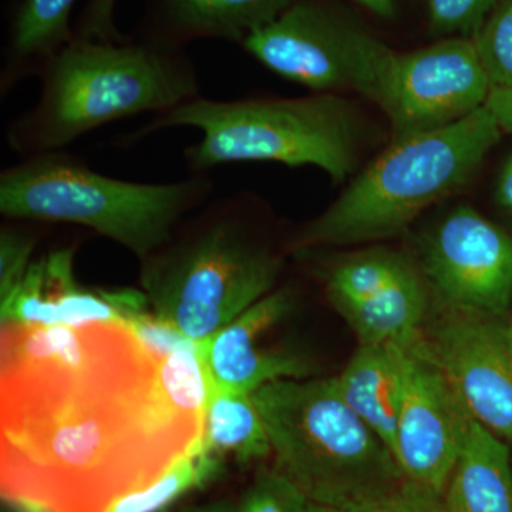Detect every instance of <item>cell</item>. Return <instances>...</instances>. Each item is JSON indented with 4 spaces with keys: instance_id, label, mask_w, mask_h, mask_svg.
<instances>
[{
    "instance_id": "1",
    "label": "cell",
    "mask_w": 512,
    "mask_h": 512,
    "mask_svg": "<svg viewBox=\"0 0 512 512\" xmlns=\"http://www.w3.org/2000/svg\"><path fill=\"white\" fill-rule=\"evenodd\" d=\"M158 360L110 322L82 363H13L0 377V488L6 504L109 512L204 446L175 413Z\"/></svg>"
},
{
    "instance_id": "2",
    "label": "cell",
    "mask_w": 512,
    "mask_h": 512,
    "mask_svg": "<svg viewBox=\"0 0 512 512\" xmlns=\"http://www.w3.org/2000/svg\"><path fill=\"white\" fill-rule=\"evenodd\" d=\"M39 97L6 130L20 157L64 150L90 131L143 113L160 114L201 96L183 49L146 37L103 42L74 37L37 76Z\"/></svg>"
},
{
    "instance_id": "3",
    "label": "cell",
    "mask_w": 512,
    "mask_h": 512,
    "mask_svg": "<svg viewBox=\"0 0 512 512\" xmlns=\"http://www.w3.org/2000/svg\"><path fill=\"white\" fill-rule=\"evenodd\" d=\"M247 202H208L167 244L141 261L140 284L153 315L194 342L217 335L274 291L282 256L256 235Z\"/></svg>"
},
{
    "instance_id": "4",
    "label": "cell",
    "mask_w": 512,
    "mask_h": 512,
    "mask_svg": "<svg viewBox=\"0 0 512 512\" xmlns=\"http://www.w3.org/2000/svg\"><path fill=\"white\" fill-rule=\"evenodd\" d=\"M501 136L484 106L451 126L392 141L328 210L288 239L286 249L305 254L402 234L463 187Z\"/></svg>"
},
{
    "instance_id": "5",
    "label": "cell",
    "mask_w": 512,
    "mask_h": 512,
    "mask_svg": "<svg viewBox=\"0 0 512 512\" xmlns=\"http://www.w3.org/2000/svg\"><path fill=\"white\" fill-rule=\"evenodd\" d=\"M173 127L201 131V140L184 150L190 174H211L229 163L313 165L342 183L355 171L359 158V121L338 94L238 100L201 94L156 114L126 141L137 143Z\"/></svg>"
},
{
    "instance_id": "6",
    "label": "cell",
    "mask_w": 512,
    "mask_h": 512,
    "mask_svg": "<svg viewBox=\"0 0 512 512\" xmlns=\"http://www.w3.org/2000/svg\"><path fill=\"white\" fill-rule=\"evenodd\" d=\"M212 194L211 174L133 183L97 173L64 150L22 158L0 173V214L6 220L82 225L140 261L167 244L185 215Z\"/></svg>"
},
{
    "instance_id": "7",
    "label": "cell",
    "mask_w": 512,
    "mask_h": 512,
    "mask_svg": "<svg viewBox=\"0 0 512 512\" xmlns=\"http://www.w3.org/2000/svg\"><path fill=\"white\" fill-rule=\"evenodd\" d=\"M275 468L312 504L336 510L376 497L406 478L392 451L345 403L330 379H288L252 394Z\"/></svg>"
},
{
    "instance_id": "8",
    "label": "cell",
    "mask_w": 512,
    "mask_h": 512,
    "mask_svg": "<svg viewBox=\"0 0 512 512\" xmlns=\"http://www.w3.org/2000/svg\"><path fill=\"white\" fill-rule=\"evenodd\" d=\"M266 69L316 94L355 90L376 104L394 50L316 0H295L242 43Z\"/></svg>"
},
{
    "instance_id": "9",
    "label": "cell",
    "mask_w": 512,
    "mask_h": 512,
    "mask_svg": "<svg viewBox=\"0 0 512 512\" xmlns=\"http://www.w3.org/2000/svg\"><path fill=\"white\" fill-rule=\"evenodd\" d=\"M410 352L437 367L468 413L512 443V316L440 308Z\"/></svg>"
},
{
    "instance_id": "10",
    "label": "cell",
    "mask_w": 512,
    "mask_h": 512,
    "mask_svg": "<svg viewBox=\"0 0 512 512\" xmlns=\"http://www.w3.org/2000/svg\"><path fill=\"white\" fill-rule=\"evenodd\" d=\"M488 74L476 43L448 37L409 53L394 52L376 104L392 127V141L440 130L483 109Z\"/></svg>"
},
{
    "instance_id": "11",
    "label": "cell",
    "mask_w": 512,
    "mask_h": 512,
    "mask_svg": "<svg viewBox=\"0 0 512 512\" xmlns=\"http://www.w3.org/2000/svg\"><path fill=\"white\" fill-rule=\"evenodd\" d=\"M417 265L440 308L511 312L512 237L474 208H454L434 225Z\"/></svg>"
},
{
    "instance_id": "12",
    "label": "cell",
    "mask_w": 512,
    "mask_h": 512,
    "mask_svg": "<svg viewBox=\"0 0 512 512\" xmlns=\"http://www.w3.org/2000/svg\"><path fill=\"white\" fill-rule=\"evenodd\" d=\"M473 421L446 376L410 352L406 393L392 447L403 477L444 495Z\"/></svg>"
},
{
    "instance_id": "13",
    "label": "cell",
    "mask_w": 512,
    "mask_h": 512,
    "mask_svg": "<svg viewBox=\"0 0 512 512\" xmlns=\"http://www.w3.org/2000/svg\"><path fill=\"white\" fill-rule=\"evenodd\" d=\"M292 308L291 289H274L227 328L200 343L217 392L252 396L266 384L311 375V365L298 353L258 348L259 339L284 320Z\"/></svg>"
},
{
    "instance_id": "14",
    "label": "cell",
    "mask_w": 512,
    "mask_h": 512,
    "mask_svg": "<svg viewBox=\"0 0 512 512\" xmlns=\"http://www.w3.org/2000/svg\"><path fill=\"white\" fill-rule=\"evenodd\" d=\"M410 352L399 345H359L336 389L373 433L392 451L406 393Z\"/></svg>"
},
{
    "instance_id": "15",
    "label": "cell",
    "mask_w": 512,
    "mask_h": 512,
    "mask_svg": "<svg viewBox=\"0 0 512 512\" xmlns=\"http://www.w3.org/2000/svg\"><path fill=\"white\" fill-rule=\"evenodd\" d=\"M295 0H158L148 39L181 49L200 39L242 43L278 19Z\"/></svg>"
},
{
    "instance_id": "16",
    "label": "cell",
    "mask_w": 512,
    "mask_h": 512,
    "mask_svg": "<svg viewBox=\"0 0 512 512\" xmlns=\"http://www.w3.org/2000/svg\"><path fill=\"white\" fill-rule=\"evenodd\" d=\"M77 0H15L10 10L0 93L8 94L26 77H37L76 37L72 13Z\"/></svg>"
},
{
    "instance_id": "17",
    "label": "cell",
    "mask_w": 512,
    "mask_h": 512,
    "mask_svg": "<svg viewBox=\"0 0 512 512\" xmlns=\"http://www.w3.org/2000/svg\"><path fill=\"white\" fill-rule=\"evenodd\" d=\"M447 512H512V450L476 420L444 491Z\"/></svg>"
},
{
    "instance_id": "18",
    "label": "cell",
    "mask_w": 512,
    "mask_h": 512,
    "mask_svg": "<svg viewBox=\"0 0 512 512\" xmlns=\"http://www.w3.org/2000/svg\"><path fill=\"white\" fill-rule=\"evenodd\" d=\"M431 293L420 268L366 301L336 309L355 332L359 345L412 348L429 316Z\"/></svg>"
},
{
    "instance_id": "19",
    "label": "cell",
    "mask_w": 512,
    "mask_h": 512,
    "mask_svg": "<svg viewBox=\"0 0 512 512\" xmlns=\"http://www.w3.org/2000/svg\"><path fill=\"white\" fill-rule=\"evenodd\" d=\"M417 269V262L406 255L376 248L339 256L319 276L326 298L339 309L392 288Z\"/></svg>"
},
{
    "instance_id": "20",
    "label": "cell",
    "mask_w": 512,
    "mask_h": 512,
    "mask_svg": "<svg viewBox=\"0 0 512 512\" xmlns=\"http://www.w3.org/2000/svg\"><path fill=\"white\" fill-rule=\"evenodd\" d=\"M204 447L239 464L272 456L264 420L251 394L215 392L208 410Z\"/></svg>"
},
{
    "instance_id": "21",
    "label": "cell",
    "mask_w": 512,
    "mask_h": 512,
    "mask_svg": "<svg viewBox=\"0 0 512 512\" xmlns=\"http://www.w3.org/2000/svg\"><path fill=\"white\" fill-rule=\"evenodd\" d=\"M157 366L161 392L175 413L195 426L207 429L208 410L217 390L200 345L158 359Z\"/></svg>"
},
{
    "instance_id": "22",
    "label": "cell",
    "mask_w": 512,
    "mask_h": 512,
    "mask_svg": "<svg viewBox=\"0 0 512 512\" xmlns=\"http://www.w3.org/2000/svg\"><path fill=\"white\" fill-rule=\"evenodd\" d=\"M224 460L202 446L177 461L150 487L121 498L109 512H165L185 494L220 478Z\"/></svg>"
},
{
    "instance_id": "23",
    "label": "cell",
    "mask_w": 512,
    "mask_h": 512,
    "mask_svg": "<svg viewBox=\"0 0 512 512\" xmlns=\"http://www.w3.org/2000/svg\"><path fill=\"white\" fill-rule=\"evenodd\" d=\"M473 40L491 87H512V0H497Z\"/></svg>"
},
{
    "instance_id": "24",
    "label": "cell",
    "mask_w": 512,
    "mask_h": 512,
    "mask_svg": "<svg viewBox=\"0 0 512 512\" xmlns=\"http://www.w3.org/2000/svg\"><path fill=\"white\" fill-rule=\"evenodd\" d=\"M241 512H311L312 503L281 471L262 468L239 501Z\"/></svg>"
},
{
    "instance_id": "25",
    "label": "cell",
    "mask_w": 512,
    "mask_h": 512,
    "mask_svg": "<svg viewBox=\"0 0 512 512\" xmlns=\"http://www.w3.org/2000/svg\"><path fill=\"white\" fill-rule=\"evenodd\" d=\"M323 512H447L444 495L424 485L403 480L386 493L367 498L348 507Z\"/></svg>"
},
{
    "instance_id": "26",
    "label": "cell",
    "mask_w": 512,
    "mask_h": 512,
    "mask_svg": "<svg viewBox=\"0 0 512 512\" xmlns=\"http://www.w3.org/2000/svg\"><path fill=\"white\" fill-rule=\"evenodd\" d=\"M497 0H427L434 32L474 39Z\"/></svg>"
},
{
    "instance_id": "27",
    "label": "cell",
    "mask_w": 512,
    "mask_h": 512,
    "mask_svg": "<svg viewBox=\"0 0 512 512\" xmlns=\"http://www.w3.org/2000/svg\"><path fill=\"white\" fill-rule=\"evenodd\" d=\"M36 242L32 232L3 225L0 231V302L8 299L28 275Z\"/></svg>"
},
{
    "instance_id": "28",
    "label": "cell",
    "mask_w": 512,
    "mask_h": 512,
    "mask_svg": "<svg viewBox=\"0 0 512 512\" xmlns=\"http://www.w3.org/2000/svg\"><path fill=\"white\" fill-rule=\"evenodd\" d=\"M127 326L136 333L137 338L157 360L178 350L197 348L200 345L188 339L170 323L158 319L153 313H143L128 322Z\"/></svg>"
},
{
    "instance_id": "29",
    "label": "cell",
    "mask_w": 512,
    "mask_h": 512,
    "mask_svg": "<svg viewBox=\"0 0 512 512\" xmlns=\"http://www.w3.org/2000/svg\"><path fill=\"white\" fill-rule=\"evenodd\" d=\"M117 0H87L77 28L74 29L77 37L90 40H103V42H120L124 37L114 25V9Z\"/></svg>"
},
{
    "instance_id": "30",
    "label": "cell",
    "mask_w": 512,
    "mask_h": 512,
    "mask_svg": "<svg viewBox=\"0 0 512 512\" xmlns=\"http://www.w3.org/2000/svg\"><path fill=\"white\" fill-rule=\"evenodd\" d=\"M488 110L504 133H512V87L493 89L488 97Z\"/></svg>"
},
{
    "instance_id": "31",
    "label": "cell",
    "mask_w": 512,
    "mask_h": 512,
    "mask_svg": "<svg viewBox=\"0 0 512 512\" xmlns=\"http://www.w3.org/2000/svg\"><path fill=\"white\" fill-rule=\"evenodd\" d=\"M495 200L498 207L512 217V156L505 161L498 174Z\"/></svg>"
},
{
    "instance_id": "32",
    "label": "cell",
    "mask_w": 512,
    "mask_h": 512,
    "mask_svg": "<svg viewBox=\"0 0 512 512\" xmlns=\"http://www.w3.org/2000/svg\"><path fill=\"white\" fill-rule=\"evenodd\" d=\"M363 8L375 13L383 19H393L396 16V0H355Z\"/></svg>"
},
{
    "instance_id": "33",
    "label": "cell",
    "mask_w": 512,
    "mask_h": 512,
    "mask_svg": "<svg viewBox=\"0 0 512 512\" xmlns=\"http://www.w3.org/2000/svg\"><path fill=\"white\" fill-rule=\"evenodd\" d=\"M181 512H241V508L238 503L224 500L201 505H188Z\"/></svg>"
},
{
    "instance_id": "34",
    "label": "cell",
    "mask_w": 512,
    "mask_h": 512,
    "mask_svg": "<svg viewBox=\"0 0 512 512\" xmlns=\"http://www.w3.org/2000/svg\"><path fill=\"white\" fill-rule=\"evenodd\" d=\"M12 511L10 512H52L46 510V508L37 507L32 504H8Z\"/></svg>"
},
{
    "instance_id": "35",
    "label": "cell",
    "mask_w": 512,
    "mask_h": 512,
    "mask_svg": "<svg viewBox=\"0 0 512 512\" xmlns=\"http://www.w3.org/2000/svg\"><path fill=\"white\" fill-rule=\"evenodd\" d=\"M311 512H323V511L320 510V507H318V505L312 504Z\"/></svg>"
},
{
    "instance_id": "36",
    "label": "cell",
    "mask_w": 512,
    "mask_h": 512,
    "mask_svg": "<svg viewBox=\"0 0 512 512\" xmlns=\"http://www.w3.org/2000/svg\"><path fill=\"white\" fill-rule=\"evenodd\" d=\"M510 446H511V450H512V443H510Z\"/></svg>"
},
{
    "instance_id": "37",
    "label": "cell",
    "mask_w": 512,
    "mask_h": 512,
    "mask_svg": "<svg viewBox=\"0 0 512 512\" xmlns=\"http://www.w3.org/2000/svg\"><path fill=\"white\" fill-rule=\"evenodd\" d=\"M511 316H512V308H511Z\"/></svg>"
},
{
    "instance_id": "38",
    "label": "cell",
    "mask_w": 512,
    "mask_h": 512,
    "mask_svg": "<svg viewBox=\"0 0 512 512\" xmlns=\"http://www.w3.org/2000/svg\"><path fill=\"white\" fill-rule=\"evenodd\" d=\"M10 512V511H9Z\"/></svg>"
}]
</instances>
